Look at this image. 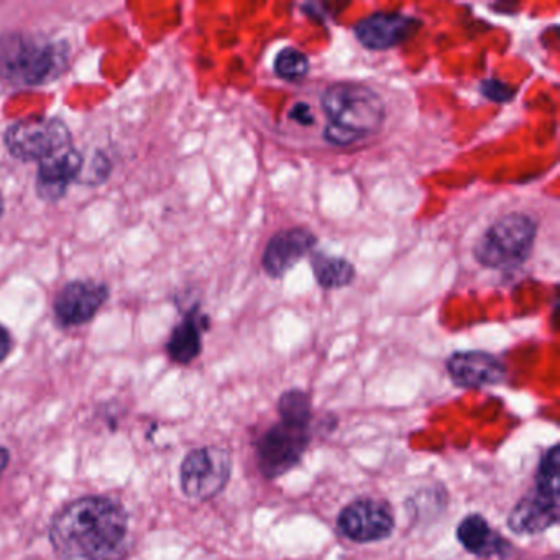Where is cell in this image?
Here are the masks:
<instances>
[{"mask_svg":"<svg viewBox=\"0 0 560 560\" xmlns=\"http://www.w3.org/2000/svg\"><path fill=\"white\" fill-rule=\"evenodd\" d=\"M50 540L61 560H126L129 514L113 498H80L55 516Z\"/></svg>","mask_w":560,"mask_h":560,"instance_id":"6da1fadb","label":"cell"},{"mask_svg":"<svg viewBox=\"0 0 560 560\" xmlns=\"http://www.w3.org/2000/svg\"><path fill=\"white\" fill-rule=\"evenodd\" d=\"M327 124L324 139L330 145L349 147L376 136L385 126L383 97L359 81H337L320 96Z\"/></svg>","mask_w":560,"mask_h":560,"instance_id":"7a4b0ae2","label":"cell"},{"mask_svg":"<svg viewBox=\"0 0 560 560\" xmlns=\"http://www.w3.org/2000/svg\"><path fill=\"white\" fill-rule=\"evenodd\" d=\"M68 63L67 42L27 32L0 37V81L9 86H47L67 73Z\"/></svg>","mask_w":560,"mask_h":560,"instance_id":"3957f363","label":"cell"},{"mask_svg":"<svg viewBox=\"0 0 560 560\" xmlns=\"http://www.w3.org/2000/svg\"><path fill=\"white\" fill-rule=\"evenodd\" d=\"M537 222L526 212L501 215L478 238L474 257L490 270H513L526 264L533 255Z\"/></svg>","mask_w":560,"mask_h":560,"instance_id":"277c9868","label":"cell"},{"mask_svg":"<svg viewBox=\"0 0 560 560\" xmlns=\"http://www.w3.org/2000/svg\"><path fill=\"white\" fill-rule=\"evenodd\" d=\"M559 445H552L537 465L534 487L520 498L508 514L514 534L533 536L559 523Z\"/></svg>","mask_w":560,"mask_h":560,"instance_id":"5b68a950","label":"cell"},{"mask_svg":"<svg viewBox=\"0 0 560 560\" xmlns=\"http://www.w3.org/2000/svg\"><path fill=\"white\" fill-rule=\"evenodd\" d=\"M313 425L307 419L280 416L255 442L257 465L267 480H277L301 464L311 445Z\"/></svg>","mask_w":560,"mask_h":560,"instance_id":"8992f818","label":"cell"},{"mask_svg":"<svg viewBox=\"0 0 560 560\" xmlns=\"http://www.w3.org/2000/svg\"><path fill=\"white\" fill-rule=\"evenodd\" d=\"M4 143L15 160L37 165L74 147L73 133L67 122L45 116L15 120L5 130Z\"/></svg>","mask_w":560,"mask_h":560,"instance_id":"52a82bcc","label":"cell"},{"mask_svg":"<svg viewBox=\"0 0 560 560\" xmlns=\"http://www.w3.org/2000/svg\"><path fill=\"white\" fill-rule=\"evenodd\" d=\"M231 475V452L221 445H206L186 455L179 468V483L186 497L208 501L228 487Z\"/></svg>","mask_w":560,"mask_h":560,"instance_id":"ba28073f","label":"cell"},{"mask_svg":"<svg viewBox=\"0 0 560 560\" xmlns=\"http://www.w3.org/2000/svg\"><path fill=\"white\" fill-rule=\"evenodd\" d=\"M340 536L357 544L388 539L396 526L395 511L380 498H359L342 508L336 521Z\"/></svg>","mask_w":560,"mask_h":560,"instance_id":"9c48e42d","label":"cell"},{"mask_svg":"<svg viewBox=\"0 0 560 560\" xmlns=\"http://www.w3.org/2000/svg\"><path fill=\"white\" fill-rule=\"evenodd\" d=\"M109 298V287L103 281H68L55 296V319H57L58 326L65 327V329L84 326L97 316Z\"/></svg>","mask_w":560,"mask_h":560,"instance_id":"30bf717a","label":"cell"},{"mask_svg":"<svg viewBox=\"0 0 560 560\" xmlns=\"http://www.w3.org/2000/svg\"><path fill=\"white\" fill-rule=\"evenodd\" d=\"M422 22L401 12H375L353 25V35L370 51H386L399 47L418 34Z\"/></svg>","mask_w":560,"mask_h":560,"instance_id":"8fae6325","label":"cell"},{"mask_svg":"<svg viewBox=\"0 0 560 560\" xmlns=\"http://www.w3.org/2000/svg\"><path fill=\"white\" fill-rule=\"evenodd\" d=\"M452 383L462 389H483L506 380L503 360L485 350H458L445 362Z\"/></svg>","mask_w":560,"mask_h":560,"instance_id":"7c38bea8","label":"cell"},{"mask_svg":"<svg viewBox=\"0 0 560 560\" xmlns=\"http://www.w3.org/2000/svg\"><path fill=\"white\" fill-rule=\"evenodd\" d=\"M316 245L317 237L311 229H281L268 241L264 255H261V267L268 277L280 280L288 271L293 270L303 258L313 254Z\"/></svg>","mask_w":560,"mask_h":560,"instance_id":"4fadbf2b","label":"cell"},{"mask_svg":"<svg viewBox=\"0 0 560 560\" xmlns=\"http://www.w3.org/2000/svg\"><path fill=\"white\" fill-rule=\"evenodd\" d=\"M84 156L77 147L38 165L35 189L45 202H58L67 196L71 183L83 175Z\"/></svg>","mask_w":560,"mask_h":560,"instance_id":"5bb4252c","label":"cell"},{"mask_svg":"<svg viewBox=\"0 0 560 560\" xmlns=\"http://www.w3.org/2000/svg\"><path fill=\"white\" fill-rule=\"evenodd\" d=\"M209 329V317L198 304L186 311L183 319L173 327L166 342V353L178 365H189L202 352V334Z\"/></svg>","mask_w":560,"mask_h":560,"instance_id":"9a60e30c","label":"cell"},{"mask_svg":"<svg viewBox=\"0 0 560 560\" xmlns=\"http://www.w3.org/2000/svg\"><path fill=\"white\" fill-rule=\"evenodd\" d=\"M460 546L471 556L490 559V557H506L511 549L510 540L504 539L498 530L488 523L487 517L478 513L467 514L458 523L455 530Z\"/></svg>","mask_w":560,"mask_h":560,"instance_id":"2e32d148","label":"cell"},{"mask_svg":"<svg viewBox=\"0 0 560 560\" xmlns=\"http://www.w3.org/2000/svg\"><path fill=\"white\" fill-rule=\"evenodd\" d=\"M311 268L323 290H342L350 287L357 278V268L352 261L320 252L311 254Z\"/></svg>","mask_w":560,"mask_h":560,"instance_id":"e0dca14e","label":"cell"},{"mask_svg":"<svg viewBox=\"0 0 560 560\" xmlns=\"http://www.w3.org/2000/svg\"><path fill=\"white\" fill-rule=\"evenodd\" d=\"M310 58L304 51L294 47H287L280 50L275 57L273 71L280 80L287 83H298L303 81L310 73Z\"/></svg>","mask_w":560,"mask_h":560,"instance_id":"ac0fdd59","label":"cell"},{"mask_svg":"<svg viewBox=\"0 0 560 560\" xmlns=\"http://www.w3.org/2000/svg\"><path fill=\"white\" fill-rule=\"evenodd\" d=\"M481 96L487 97L488 101L494 104H506L514 100L516 96V88L504 81L497 80V78H488L480 83Z\"/></svg>","mask_w":560,"mask_h":560,"instance_id":"d6986e66","label":"cell"},{"mask_svg":"<svg viewBox=\"0 0 560 560\" xmlns=\"http://www.w3.org/2000/svg\"><path fill=\"white\" fill-rule=\"evenodd\" d=\"M290 119L296 122L298 126L310 127L314 124V114L311 107L306 103L296 104L293 109L290 110Z\"/></svg>","mask_w":560,"mask_h":560,"instance_id":"ffe728a7","label":"cell"},{"mask_svg":"<svg viewBox=\"0 0 560 560\" xmlns=\"http://www.w3.org/2000/svg\"><path fill=\"white\" fill-rule=\"evenodd\" d=\"M14 349V339L8 327L0 324V362H4Z\"/></svg>","mask_w":560,"mask_h":560,"instance_id":"44dd1931","label":"cell"},{"mask_svg":"<svg viewBox=\"0 0 560 560\" xmlns=\"http://www.w3.org/2000/svg\"><path fill=\"white\" fill-rule=\"evenodd\" d=\"M9 462H11V452L8 448L0 447V477H2L5 468H8Z\"/></svg>","mask_w":560,"mask_h":560,"instance_id":"7402d4cb","label":"cell"},{"mask_svg":"<svg viewBox=\"0 0 560 560\" xmlns=\"http://www.w3.org/2000/svg\"><path fill=\"white\" fill-rule=\"evenodd\" d=\"M4 209H5L4 196H2V192H0V219H2V215H4Z\"/></svg>","mask_w":560,"mask_h":560,"instance_id":"603a6c76","label":"cell"}]
</instances>
